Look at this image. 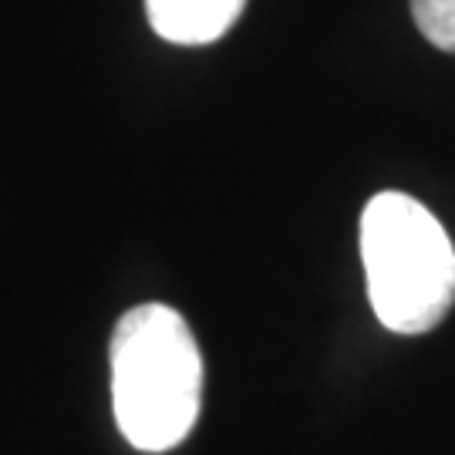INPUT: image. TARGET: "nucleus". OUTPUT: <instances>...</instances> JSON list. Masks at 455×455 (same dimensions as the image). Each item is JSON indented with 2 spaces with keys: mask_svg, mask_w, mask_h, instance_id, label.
<instances>
[{
  "mask_svg": "<svg viewBox=\"0 0 455 455\" xmlns=\"http://www.w3.org/2000/svg\"><path fill=\"white\" fill-rule=\"evenodd\" d=\"M115 425L139 452L176 449L199 419L203 355L180 310L139 304L108 344Z\"/></svg>",
  "mask_w": 455,
  "mask_h": 455,
  "instance_id": "obj_1",
  "label": "nucleus"
},
{
  "mask_svg": "<svg viewBox=\"0 0 455 455\" xmlns=\"http://www.w3.org/2000/svg\"><path fill=\"white\" fill-rule=\"evenodd\" d=\"M368 300L395 334H425L455 304V246L419 199L378 193L361 212Z\"/></svg>",
  "mask_w": 455,
  "mask_h": 455,
  "instance_id": "obj_2",
  "label": "nucleus"
},
{
  "mask_svg": "<svg viewBox=\"0 0 455 455\" xmlns=\"http://www.w3.org/2000/svg\"><path fill=\"white\" fill-rule=\"evenodd\" d=\"M246 0H146L152 31L169 44H212L240 20Z\"/></svg>",
  "mask_w": 455,
  "mask_h": 455,
  "instance_id": "obj_3",
  "label": "nucleus"
},
{
  "mask_svg": "<svg viewBox=\"0 0 455 455\" xmlns=\"http://www.w3.org/2000/svg\"><path fill=\"white\" fill-rule=\"evenodd\" d=\"M411 17L425 41L455 54V0H411Z\"/></svg>",
  "mask_w": 455,
  "mask_h": 455,
  "instance_id": "obj_4",
  "label": "nucleus"
}]
</instances>
